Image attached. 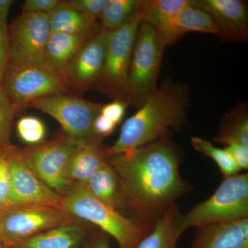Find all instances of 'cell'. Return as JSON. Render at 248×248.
Instances as JSON below:
<instances>
[{
	"label": "cell",
	"mask_w": 248,
	"mask_h": 248,
	"mask_svg": "<svg viewBox=\"0 0 248 248\" xmlns=\"http://www.w3.org/2000/svg\"><path fill=\"white\" fill-rule=\"evenodd\" d=\"M120 190L122 210L153 228L160 216L192 190L181 175V157L167 138L107 156Z\"/></svg>",
	"instance_id": "1"
},
{
	"label": "cell",
	"mask_w": 248,
	"mask_h": 248,
	"mask_svg": "<svg viewBox=\"0 0 248 248\" xmlns=\"http://www.w3.org/2000/svg\"><path fill=\"white\" fill-rule=\"evenodd\" d=\"M187 93L182 85L168 84L147 97L138 110L125 121L112 146L104 148L106 156L125 153L149 144L184 125Z\"/></svg>",
	"instance_id": "2"
},
{
	"label": "cell",
	"mask_w": 248,
	"mask_h": 248,
	"mask_svg": "<svg viewBox=\"0 0 248 248\" xmlns=\"http://www.w3.org/2000/svg\"><path fill=\"white\" fill-rule=\"evenodd\" d=\"M62 208L75 218L95 225L115 239L118 248H137L153 229L94 198L80 184L62 197Z\"/></svg>",
	"instance_id": "3"
},
{
	"label": "cell",
	"mask_w": 248,
	"mask_h": 248,
	"mask_svg": "<svg viewBox=\"0 0 248 248\" xmlns=\"http://www.w3.org/2000/svg\"><path fill=\"white\" fill-rule=\"evenodd\" d=\"M76 222L74 217L58 207L8 205L0 209V242L4 248L14 247L50 228Z\"/></svg>",
	"instance_id": "4"
},
{
	"label": "cell",
	"mask_w": 248,
	"mask_h": 248,
	"mask_svg": "<svg viewBox=\"0 0 248 248\" xmlns=\"http://www.w3.org/2000/svg\"><path fill=\"white\" fill-rule=\"evenodd\" d=\"M164 46L154 27L141 22L129 68L125 102L140 107L155 92L161 68Z\"/></svg>",
	"instance_id": "5"
},
{
	"label": "cell",
	"mask_w": 248,
	"mask_h": 248,
	"mask_svg": "<svg viewBox=\"0 0 248 248\" xmlns=\"http://www.w3.org/2000/svg\"><path fill=\"white\" fill-rule=\"evenodd\" d=\"M223 179L210 198L183 215L186 230L248 218V173Z\"/></svg>",
	"instance_id": "6"
},
{
	"label": "cell",
	"mask_w": 248,
	"mask_h": 248,
	"mask_svg": "<svg viewBox=\"0 0 248 248\" xmlns=\"http://www.w3.org/2000/svg\"><path fill=\"white\" fill-rule=\"evenodd\" d=\"M84 143L65 134L40 146L22 150V153L37 177L63 197L72 187L67 177L70 161Z\"/></svg>",
	"instance_id": "7"
},
{
	"label": "cell",
	"mask_w": 248,
	"mask_h": 248,
	"mask_svg": "<svg viewBox=\"0 0 248 248\" xmlns=\"http://www.w3.org/2000/svg\"><path fill=\"white\" fill-rule=\"evenodd\" d=\"M141 23L137 12L123 26L108 32L105 63L98 87L120 100L125 101L129 68Z\"/></svg>",
	"instance_id": "8"
},
{
	"label": "cell",
	"mask_w": 248,
	"mask_h": 248,
	"mask_svg": "<svg viewBox=\"0 0 248 248\" xmlns=\"http://www.w3.org/2000/svg\"><path fill=\"white\" fill-rule=\"evenodd\" d=\"M29 105L53 117L65 134L81 143L99 138L94 135L93 125L104 107L103 104L58 93L39 98Z\"/></svg>",
	"instance_id": "9"
},
{
	"label": "cell",
	"mask_w": 248,
	"mask_h": 248,
	"mask_svg": "<svg viewBox=\"0 0 248 248\" xmlns=\"http://www.w3.org/2000/svg\"><path fill=\"white\" fill-rule=\"evenodd\" d=\"M48 14H22L9 27V66L45 64L50 36Z\"/></svg>",
	"instance_id": "10"
},
{
	"label": "cell",
	"mask_w": 248,
	"mask_h": 248,
	"mask_svg": "<svg viewBox=\"0 0 248 248\" xmlns=\"http://www.w3.org/2000/svg\"><path fill=\"white\" fill-rule=\"evenodd\" d=\"M1 86L17 108L39 98L62 93L66 88L62 78L45 64L8 65Z\"/></svg>",
	"instance_id": "11"
},
{
	"label": "cell",
	"mask_w": 248,
	"mask_h": 248,
	"mask_svg": "<svg viewBox=\"0 0 248 248\" xmlns=\"http://www.w3.org/2000/svg\"><path fill=\"white\" fill-rule=\"evenodd\" d=\"M4 149L11 172L9 205L40 204L62 208V196L37 177L24 159L22 150L11 145Z\"/></svg>",
	"instance_id": "12"
},
{
	"label": "cell",
	"mask_w": 248,
	"mask_h": 248,
	"mask_svg": "<svg viewBox=\"0 0 248 248\" xmlns=\"http://www.w3.org/2000/svg\"><path fill=\"white\" fill-rule=\"evenodd\" d=\"M108 32L102 29L79 48L60 75L65 86L77 89L99 86L105 63Z\"/></svg>",
	"instance_id": "13"
},
{
	"label": "cell",
	"mask_w": 248,
	"mask_h": 248,
	"mask_svg": "<svg viewBox=\"0 0 248 248\" xmlns=\"http://www.w3.org/2000/svg\"><path fill=\"white\" fill-rule=\"evenodd\" d=\"M192 5L212 17L220 37L228 40H247L248 9L241 0H198Z\"/></svg>",
	"instance_id": "14"
},
{
	"label": "cell",
	"mask_w": 248,
	"mask_h": 248,
	"mask_svg": "<svg viewBox=\"0 0 248 248\" xmlns=\"http://www.w3.org/2000/svg\"><path fill=\"white\" fill-rule=\"evenodd\" d=\"M155 30L164 48L177 42L187 32H200L219 36L210 15L196 7L192 2Z\"/></svg>",
	"instance_id": "15"
},
{
	"label": "cell",
	"mask_w": 248,
	"mask_h": 248,
	"mask_svg": "<svg viewBox=\"0 0 248 248\" xmlns=\"http://www.w3.org/2000/svg\"><path fill=\"white\" fill-rule=\"evenodd\" d=\"M196 228L191 248H248V218Z\"/></svg>",
	"instance_id": "16"
},
{
	"label": "cell",
	"mask_w": 248,
	"mask_h": 248,
	"mask_svg": "<svg viewBox=\"0 0 248 248\" xmlns=\"http://www.w3.org/2000/svg\"><path fill=\"white\" fill-rule=\"evenodd\" d=\"M102 140L97 138L84 143L72 156L67 172L72 186L84 185L107 162Z\"/></svg>",
	"instance_id": "17"
},
{
	"label": "cell",
	"mask_w": 248,
	"mask_h": 248,
	"mask_svg": "<svg viewBox=\"0 0 248 248\" xmlns=\"http://www.w3.org/2000/svg\"><path fill=\"white\" fill-rule=\"evenodd\" d=\"M88 232L86 227L76 222L50 228L9 248H79L84 244Z\"/></svg>",
	"instance_id": "18"
},
{
	"label": "cell",
	"mask_w": 248,
	"mask_h": 248,
	"mask_svg": "<svg viewBox=\"0 0 248 248\" xmlns=\"http://www.w3.org/2000/svg\"><path fill=\"white\" fill-rule=\"evenodd\" d=\"M182 217L177 204H174L160 216L153 231L137 248H177L178 240L186 231Z\"/></svg>",
	"instance_id": "19"
},
{
	"label": "cell",
	"mask_w": 248,
	"mask_h": 248,
	"mask_svg": "<svg viewBox=\"0 0 248 248\" xmlns=\"http://www.w3.org/2000/svg\"><path fill=\"white\" fill-rule=\"evenodd\" d=\"M86 41V35L50 32L46 47V66L60 77Z\"/></svg>",
	"instance_id": "20"
},
{
	"label": "cell",
	"mask_w": 248,
	"mask_h": 248,
	"mask_svg": "<svg viewBox=\"0 0 248 248\" xmlns=\"http://www.w3.org/2000/svg\"><path fill=\"white\" fill-rule=\"evenodd\" d=\"M51 32L86 35L95 20L80 14L67 1H60L48 14Z\"/></svg>",
	"instance_id": "21"
},
{
	"label": "cell",
	"mask_w": 248,
	"mask_h": 248,
	"mask_svg": "<svg viewBox=\"0 0 248 248\" xmlns=\"http://www.w3.org/2000/svg\"><path fill=\"white\" fill-rule=\"evenodd\" d=\"M83 186L94 198L118 211L122 210L118 183L107 161Z\"/></svg>",
	"instance_id": "22"
},
{
	"label": "cell",
	"mask_w": 248,
	"mask_h": 248,
	"mask_svg": "<svg viewBox=\"0 0 248 248\" xmlns=\"http://www.w3.org/2000/svg\"><path fill=\"white\" fill-rule=\"evenodd\" d=\"M191 2L190 0L140 1L138 12L141 22H146L156 29L174 17Z\"/></svg>",
	"instance_id": "23"
},
{
	"label": "cell",
	"mask_w": 248,
	"mask_h": 248,
	"mask_svg": "<svg viewBox=\"0 0 248 248\" xmlns=\"http://www.w3.org/2000/svg\"><path fill=\"white\" fill-rule=\"evenodd\" d=\"M215 141L226 146L234 143L248 146V117L245 108L237 107L225 116Z\"/></svg>",
	"instance_id": "24"
},
{
	"label": "cell",
	"mask_w": 248,
	"mask_h": 248,
	"mask_svg": "<svg viewBox=\"0 0 248 248\" xmlns=\"http://www.w3.org/2000/svg\"><path fill=\"white\" fill-rule=\"evenodd\" d=\"M139 0H108L99 19L103 29L113 31L123 26L138 12Z\"/></svg>",
	"instance_id": "25"
},
{
	"label": "cell",
	"mask_w": 248,
	"mask_h": 248,
	"mask_svg": "<svg viewBox=\"0 0 248 248\" xmlns=\"http://www.w3.org/2000/svg\"><path fill=\"white\" fill-rule=\"evenodd\" d=\"M191 143L196 151L209 156L216 163L223 178L229 177L241 172V170L225 148L214 146L211 142L199 137H192Z\"/></svg>",
	"instance_id": "26"
},
{
	"label": "cell",
	"mask_w": 248,
	"mask_h": 248,
	"mask_svg": "<svg viewBox=\"0 0 248 248\" xmlns=\"http://www.w3.org/2000/svg\"><path fill=\"white\" fill-rule=\"evenodd\" d=\"M16 128L18 136L28 144H38L45 140L46 134V129L43 122L32 116L19 119Z\"/></svg>",
	"instance_id": "27"
},
{
	"label": "cell",
	"mask_w": 248,
	"mask_h": 248,
	"mask_svg": "<svg viewBox=\"0 0 248 248\" xmlns=\"http://www.w3.org/2000/svg\"><path fill=\"white\" fill-rule=\"evenodd\" d=\"M17 108L0 87V149L9 146L10 135Z\"/></svg>",
	"instance_id": "28"
},
{
	"label": "cell",
	"mask_w": 248,
	"mask_h": 248,
	"mask_svg": "<svg viewBox=\"0 0 248 248\" xmlns=\"http://www.w3.org/2000/svg\"><path fill=\"white\" fill-rule=\"evenodd\" d=\"M4 148L0 149V209L9 205L11 192V172Z\"/></svg>",
	"instance_id": "29"
},
{
	"label": "cell",
	"mask_w": 248,
	"mask_h": 248,
	"mask_svg": "<svg viewBox=\"0 0 248 248\" xmlns=\"http://www.w3.org/2000/svg\"><path fill=\"white\" fill-rule=\"evenodd\" d=\"M67 2L80 14L96 20L102 14L108 0H71Z\"/></svg>",
	"instance_id": "30"
},
{
	"label": "cell",
	"mask_w": 248,
	"mask_h": 248,
	"mask_svg": "<svg viewBox=\"0 0 248 248\" xmlns=\"http://www.w3.org/2000/svg\"><path fill=\"white\" fill-rule=\"evenodd\" d=\"M59 0H26L22 6L23 14H50L58 6Z\"/></svg>",
	"instance_id": "31"
},
{
	"label": "cell",
	"mask_w": 248,
	"mask_h": 248,
	"mask_svg": "<svg viewBox=\"0 0 248 248\" xmlns=\"http://www.w3.org/2000/svg\"><path fill=\"white\" fill-rule=\"evenodd\" d=\"M9 61V27L0 22V87Z\"/></svg>",
	"instance_id": "32"
},
{
	"label": "cell",
	"mask_w": 248,
	"mask_h": 248,
	"mask_svg": "<svg viewBox=\"0 0 248 248\" xmlns=\"http://www.w3.org/2000/svg\"><path fill=\"white\" fill-rule=\"evenodd\" d=\"M128 104L125 101L116 99L110 104L104 105L100 113L117 125L122 122Z\"/></svg>",
	"instance_id": "33"
},
{
	"label": "cell",
	"mask_w": 248,
	"mask_h": 248,
	"mask_svg": "<svg viewBox=\"0 0 248 248\" xmlns=\"http://www.w3.org/2000/svg\"><path fill=\"white\" fill-rule=\"evenodd\" d=\"M225 149L229 153L232 157L241 170L248 169V146L240 143H230Z\"/></svg>",
	"instance_id": "34"
},
{
	"label": "cell",
	"mask_w": 248,
	"mask_h": 248,
	"mask_svg": "<svg viewBox=\"0 0 248 248\" xmlns=\"http://www.w3.org/2000/svg\"><path fill=\"white\" fill-rule=\"evenodd\" d=\"M117 124L99 113L94 119L93 128L94 135L99 138L108 136L115 130Z\"/></svg>",
	"instance_id": "35"
},
{
	"label": "cell",
	"mask_w": 248,
	"mask_h": 248,
	"mask_svg": "<svg viewBox=\"0 0 248 248\" xmlns=\"http://www.w3.org/2000/svg\"><path fill=\"white\" fill-rule=\"evenodd\" d=\"M110 236L102 231L96 232L84 248H110Z\"/></svg>",
	"instance_id": "36"
},
{
	"label": "cell",
	"mask_w": 248,
	"mask_h": 248,
	"mask_svg": "<svg viewBox=\"0 0 248 248\" xmlns=\"http://www.w3.org/2000/svg\"><path fill=\"white\" fill-rule=\"evenodd\" d=\"M14 2L13 0H0V22L6 24L10 9Z\"/></svg>",
	"instance_id": "37"
},
{
	"label": "cell",
	"mask_w": 248,
	"mask_h": 248,
	"mask_svg": "<svg viewBox=\"0 0 248 248\" xmlns=\"http://www.w3.org/2000/svg\"><path fill=\"white\" fill-rule=\"evenodd\" d=\"M2 248V246H1V242H0V248Z\"/></svg>",
	"instance_id": "38"
},
{
	"label": "cell",
	"mask_w": 248,
	"mask_h": 248,
	"mask_svg": "<svg viewBox=\"0 0 248 248\" xmlns=\"http://www.w3.org/2000/svg\"><path fill=\"white\" fill-rule=\"evenodd\" d=\"M3 248V247H2V248Z\"/></svg>",
	"instance_id": "39"
}]
</instances>
